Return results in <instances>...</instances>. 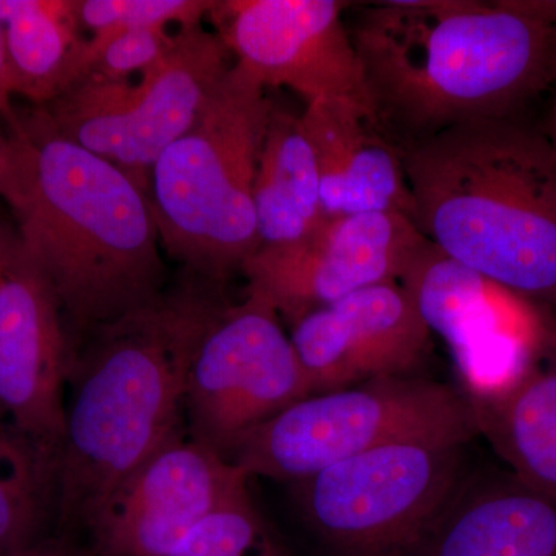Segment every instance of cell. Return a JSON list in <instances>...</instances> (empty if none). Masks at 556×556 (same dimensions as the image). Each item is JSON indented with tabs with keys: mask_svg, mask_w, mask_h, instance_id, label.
Returning a JSON list of instances; mask_svg holds the SVG:
<instances>
[{
	"mask_svg": "<svg viewBox=\"0 0 556 556\" xmlns=\"http://www.w3.org/2000/svg\"><path fill=\"white\" fill-rule=\"evenodd\" d=\"M0 199L60 300L70 346L166 291L149 190L62 137L38 108L9 126Z\"/></svg>",
	"mask_w": 556,
	"mask_h": 556,
	"instance_id": "1",
	"label": "cell"
},
{
	"mask_svg": "<svg viewBox=\"0 0 556 556\" xmlns=\"http://www.w3.org/2000/svg\"><path fill=\"white\" fill-rule=\"evenodd\" d=\"M350 33L372 108L412 141L459 124L517 118L556 86V2H378Z\"/></svg>",
	"mask_w": 556,
	"mask_h": 556,
	"instance_id": "2",
	"label": "cell"
},
{
	"mask_svg": "<svg viewBox=\"0 0 556 556\" xmlns=\"http://www.w3.org/2000/svg\"><path fill=\"white\" fill-rule=\"evenodd\" d=\"M223 302L222 285L193 276L70 346L54 495L60 535L86 532L113 489L186 430L190 367Z\"/></svg>",
	"mask_w": 556,
	"mask_h": 556,
	"instance_id": "3",
	"label": "cell"
},
{
	"mask_svg": "<svg viewBox=\"0 0 556 556\" xmlns=\"http://www.w3.org/2000/svg\"><path fill=\"white\" fill-rule=\"evenodd\" d=\"M413 223L442 254L556 308V153L518 118L459 124L404 148Z\"/></svg>",
	"mask_w": 556,
	"mask_h": 556,
	"instance_id": "4",
	"label": "cell"
},
{
	"mask_svg": "<svg viewBox=\"0 0 556 556\" xmlns=\"http://www.w3.org/2000/svg\"><path fill=\"white\" fill-rule=\"evenodd\" d=\"M273 102L233 62L211 101L150 174L161 247L192 276L222 285L260 248L255 172Z\"/></svg>",
	"mask_w": 556,
	"mask_h": 556,
	"instance_id": "5",
	"label": "cell"
},
{
	"mask_svg": "<svg viewBox=\"0 0 556 556\" xmlns=\"http://www.w3.org/2000/svg\"><path fill=\"white\" fill-rule=\"evenodd\" d=\"M478 433L463 391L394 376L302 399L240 438L225 459L248 478L295 482L380 445L412 438Z\"/></svg>",
	"mask_w": 556,
	"mask_h": 556,
	"instance_id": "6",
	"label": "cell"
},
{
	"mask_svg": "<svg viewBox=\"0 0 556 556\" xmlns=\"http://www.w3.org/2000/svg\"><path fill=\"white\" fill-rule=\"evenodd\" d=\"M459 438L380 445L295 482L303 517L338 556H417L464 478Z\"/></svg>",
	"mask_w": 556,
	"mask_h": 556,
	"instance_id": "7",
	"label": "cell"
},
{
	"mask_svg": "<svg viewBox=\"0 0 556 556\" xmlns=\"http://www.w3.org/2000/svg\"><path fill=\"white\" fill-rule=\"evenodd\" d=\"M203 24L181 27L153 67L131 80L83 79L38 108L62 137L127 172L150 192L164 150L193 126L232 67Z\"/></svg>",
	"mask_w": 556,
	"mask_h": 556,
	"instance_id": "8",
	"label": "cell"
},
{
	"mask_svg": "<svg viewBox=\"0 0 556 556\" xmlns=\"http://www.w3.org/2000/svg\"><path fill=\"white\" fill-rule=\"evenodd\" d=\"M309 397L291 338L266 300L248 292L215 311L190 367L186 430L223 457L270 417Z\"/></svg>",
	"mask_w": 556,
	"mask_h": 556,
	"instance_id": "9",
	"label": "cell"
},
{
	"mask_svg": "<svg viewBox=\"0 0 556 556\" xmlns=\"http://www.w3.org/2000/svg\"><path fill=\"white\" fill-rule=\"evenodd\" d=\"M401 285L428 331L447 345L468 401L501 396L535 369L544 327L533 302L464 268L430 241Z\"/></svg>",
	"mask_w": 556,
	"mask_h": 556,
	"instance_id": "10",
	"label": "cell"
},
{
	"mask_svg": "<svg viewBox=\"0 0 556 556\" xmlns=\"http://www.w3.org/2000/svg\"><path fill=\"white\" fill-rule=\"evenodd\" d=\"M427 243L402 214L325 217L303 240L258 248L241 273L248 292L292 325L361 289L401 281Z\"/></svg>",
	"mask_w": 556,
	"mask_h": 556,
	"instance_id": "11",
	"label": "cell"
},
{
	"mask_svg": "<svg viewBox=\"0 0 556 556\" xmlns=\"http://www.w3.org/2000/svg\"><path fill=\"white\" fill-rule=\"evenodd\" d=\"M340 0H215L208 20L236 64L265 87H287L306 104L369 101ZM371 102V101H369Z\"/></svg>",
	"mask_w": 556,
	"mask_h": 556,
	"instance_id": "12",
	"label": "cell"
},
{
	"mask_svg": "<svg viewBox=\"0 0 556 556\" xmlns=\"http://www.w3.org/2000/svg\"><path fill=\"white\" fill-rule=\"evenodd\" d=\"M215 450L179 431L113 489L86 533L94 556H170L201 521L248 486Z\"/></svg>",
	"mask_w": 556,
	"mask_h": 556,
	"instance_id": "13",
	"label": "cell"
},
{
	"mask_svg": "<svg viewBox=\"0 0 556 556\" xmlns=\"http://www.w3.org/2000/svg\"><path fill=\"white\" fill-rule=\"evenodd\" d=\"M68 361L60 300L11 233L0 288V409L54 464L65 434Z\"/></svg>",
	"mask_w": 556,
	"mask_h": 556,
	"instance_id": "14",
	"label": "cell"
},
{
	"mask_svg": "<svg viewBox=\"0 0 556 556\" xmlns=\"http://www.w3.org/2000/svg\"><path fill=\"white\" fill-rule=\"evenodd\" d=\"M291 328L309 396L409 376L431 345V332L401 281L361 289Z\"/></svg>",
	"mask_w": 556,
	"mask_h": 556,
	"instance_id": "15",
	"label": "cell"
},
{
	"mask_svg": "<svg viewBox=\"0 0 556 556\" xmlns=\"http://www.w3.org/2000/svg\"><path fill=\"white\" fill-rule=\"evenodd\" d=\"M300 121L316 159L325 217L402 214L413 219L404 148L371 102L314 101Z\"/></svg>",
	"mask_w": 556,
	"mask_h": 556,
	"instance_id": "16",
	"label": "cell"
},
{
	"mask_svg": "<svg viewBox=\"0 0 556 556\" xmlns=\"http://www.w3.org/2000/svg\"><path fill=\"white\" fill-rule=\"evenodd\" d=\"M417 556H556V497L511 473L463 478Z\"/></svg>",
	"mask_w": 556,
	"mask_h": 556,
	"instance_id": "17",
	"label": "cell"
},
{
	"mask_svg": "<svg viewBox=\"0 0 556 556\" xmlns=\"http://www.w3.org/2000/svg\"><path fill=\"white\" fill-rule=\"evenodd\" d=\"M252 201L260 248L303 240L325 218L316 159L300 116L273 109Z\"/></svg>",
	"mask_w": 556,
	"mask_h": 556,
	"instance_id": "18",
	"label": "cell"
},
{
	"mask_svg": "<svg viewBox=\"0 0 556 556\" xmlns=\"http://www.w3.org/2000/svg\"><path fill=\"white\" fill-rule=\"evenodd\" d=\"M14 97L50 104L79 78L86 39L76 0H0Z\"/></svg>",
	"mask_w": 556,
	"mask_h": 556,
	"instance_id": "19",
	"label": "cell"
},
{
	"mask_svg": "<svg viewBox=\"0 0 556 556\" xmlns=\"http://www.w3.org/2000/svg\"><path fill=\"white\" fill-rule=\"evenodd\" d=\"M470 404L478 433L510 473L556 497V371L535 368L501 396Z\"/></svg>",
	"mask_w": 556,
	"mask_h": 556,
	"instance_id": "20",
	"label": "cell"
},
{
	"mask_svg": "<svg viewBox=\"0 0 556 556\" xmlns=\"http://www.w3.org/2000/svg\"><path fill=\"white\" fill-rule=\"evenodd\" d=\"M54 495L56 464L0 409V556L46 538Z\"/></svg>",
	"mask_w": 556,
	"mask_h": 556,
	"instance_id": "21",
	"label": "cell"
},
{
	"mask_svg": "<svg viewBox=\"0 0 556 556\" xmlns=\"http://www.w3.org/2000/svg\"><path fill=\"white\" fill-rule=\"evenodd\" d=\"M170 556H289L255 507L249 489L201 521Z\"/></svg>",
	"mask_w": 556,
	"mask_h": 556,
	"instance_id": "22",
	"label": "cell"
},
{
	"mask_svg": "<svg viewBox=\"0 0 556 556\" xmlns=\"http://www.w3.org/2000/svg\"><path fill=\"white\" fill-rule=\"evenodd\" d=\"M174 38L175 33L170 35L167 28H127L91 35L84 43L76 83L129 80L142 75L169 51Z\"/></svg>",
	"mask_w": 556,
	"mask_h": 556,
	"instance_id": "23",
	"label": "cell"
},
{
	"mask_svg": "<svg viewBox=\"0 0 556 556\" xmlns=\"http://www.w3.org/2000/svg\"><path fill=\"white\" fill-rule=\"evenodd\" d=\"M215 0H76L80 27L91 35L127 28L203 24Z\"/></svg>",
	"mask_w": 556,
	"mask_h": 556,
	"instance_id": "24",
	"label": "cell"
},
{
	"mask_svg": "<svg viewBox=\"0 0 556 556\" xmlns=\"http://www.w3.org/2000/svg\"><path fill=\"white\" fill-rule=\"evenodd\" d=\"M5 556H94L91 552L84 551L72 536L56 535L46 536L36 541L30 546L21 548Z\"/></svg>",
	"mask_w": 556,
	"mask_h": 556,
	"instance_id": "25",
	"label": "cell"
},
{
	"mask_svg": "<svg viewBox=\"0 0 556 556\" xmlns=\"http://www.w3.org/2000/svg\"><path fill=\"white\" fill-rule=\"evenodd\" d=\"M13 97L9 58H7L5 40H3L2 24H0V118L7 124L13 123L17 115L16 110L13 109Z\"/></svg>",
	"mask_w": 556,
	"mask_h": 556,
	"instance_id": "26",
	"label": "cell"
},
{
	"mask_svg": "<svg viewBox=\"0 0 556 556\" xmlns=\"http://www.w3.org/2000/svg\"><path fill=\"white\" fill-rule=\"evenodd\" d=\"M554 89L555 97L554 101H552L551 115H548L547 130L544 134H546L548 142H551L552 149L556 153V86Z\"/></svg>",
	"mask_w": 556,
	"mask_h": 556,
	"instance_id": "27",
	"label": "cell"
},
{
	"mask_svg": "<svg viewBox=\"0 0 556 556\" xmlns=\"http://www.w3.org/2000/svg\"><path fill=\"white\" fill-rule=\"evenodd\" d=\"M7 156H9V134L0 131V190H2L3 175H5Z\"/></svg>",
	"mask_w": 556,
	"mask_h": 556,
	"instance_id": "28",
	"label": "cell"
},
{
	"mask_svg": "<svg viewBox=\"0 0 556 556\" xmlns=\"http://www.w3.org/2000/svg\"><path fill=\"white\" fill-rule=\"evenodd\" d=\"M11 233L0 230V288H2L3 273H5L7 252H9Z\"/></svg>",
	"mask_w": 556,
	"mask_h": 556,
	"instance_id": "29",
	"label": "cell"
}]
</instances>
